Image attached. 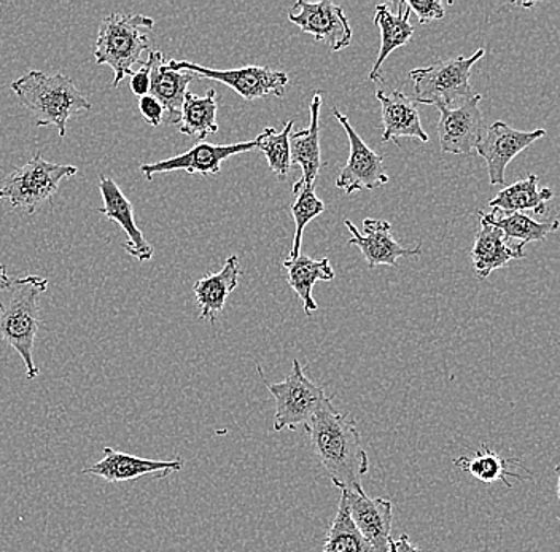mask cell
<instances>
[{"label":"cell","mask_w":560,"mask_h":552,"mask_svg":"<svg viewBox=\"0 0 560 552\" xmlns=\"http://www.w3.org/2000/svg\"><path fill=\"white\" fill-rule=\"evenodd\" d=\"M307 436L318 460L336 488L360 491L370 470V457L362 446L357 422L328 403L307 425Z\"/></svg>","instance_id":"6da1fadb"},{"label":"cell","mask_w":560,"mask_h":552,"mask_svg":"<svg viewBox=\"0 0 560 552\" xmlns=\"http://www.w3.org/2000/svg\"><path fill=\"white\" fill-rule=\"evenodd\" d=\"M12 91L37 120V126H55L59 138H66L73 115L91 110V103L65 73L30 71L12 83Z\"/></svg>","instance_id":"7a4b0ae2"},{"label":"cell","mask_w":560,"mask_h":552,"mask_svg":"<svg viewBox=\"0 0 560 552\" xmlns=\"http://www.w3.org/2000/svg\"><path fill=\"white\" fill-rule=\"evenodd\" d=\"M47 289V279L27 275L3 290L7 300L0 296V339L21 356L30 380L40 375L34 362V344L40 325L38 300Z\"/></svg>","instance_id":"3957f363"},{"label":"cell","mask_w":560,"mask_h":552,"mask_svg":"<svg viewBox=\"0 0 560 552\" xmlns=\"http://www.w3.org/2000/svg\"><path fill=\"white\" fill-rule=\"evenodd\" d=\"M155 27L150 16L110 13L101 21L94 58L97 64L110 66L114 71L112 86L118 89L125 77L132 75V66L140 62V56L149 50L150 38L145 31Z\"/></svg>","instance_id":"277c9868"},{"label":"cell","mask_w":560,"mask_h":552,"mask_svg":"<svg viewBox=\"0 0 560 552\" xmlns=\"http://www.w3.org/2000/svg\"><path fill=\"white\" fill-rule=\"evenodd\" d=\"M486 55L485 48L465 58L436 62L427 68L412 69L409 79L415 83V103L454 108L476 96L470 85L472 66Z\"/></svg>","instance_id":"5b68a950"},{"label":"cell","mask_w":560,"mask_h":552,"mask_svg":"<svg viewBox=\"0 0 560 552\" xmlns=\"http://www.w3.org/2000/svg\"><path fill=\"white\" fill-rule=\"evenodd\" d=\"M293 372L282 383H269L258 366V375L262 384L276 400L275 432L282 430L306 428L328 403H331L330 395L325 394L324 387L315 384L304 375L300 360H293Z\"/></svg>","instance_id":"8992f818"},{"label":"cell","mask_w":560,"mask_h":552,"mask_svg":"<svg viewBox=\"0 0 560 552\" xmlns=\"http://www.w3.org/2000/svg\"><path fill=\"white\" fill-rule=\"evenodd\" d=\"M75 174H79L75 166L50 163L37 152L24 166L15 167L5 177L0 199L10 201L13 209H23L27 215H34L58 193L61 181Z\"/></svg>","instance_id":"52a82bcc"},{"label":"cell","mask_w":560,"mask_h":552,"mask_svg":"<svg viewBox=\"0 0 560 552\" xmlns=\"http://www.w3.org/2000/svg\"><path fill=\"white\" fill-rule=\"evenodd\" d=\"M167 66L173 71L190 72L198 75L199 79L225 83L226 86L243 96L247 103L260 99V97L268 96V94L282 97L287 83H289V75L285 72L272 71L269 68H261V66H247V68L219 71V69H209L188 61H177V59H171V61H167Z\"/></svg>","instance_id":"ba28073f"},{"label":"cell","mask_w":560,"mask_h":552,"mask_svg":"<svg viewBox=\"0 0 560 552\" xmlns=\"http://www.w3.org/2000/svg\"><path fill=\"white\" fill-rule=\"evenodd\" d=\"M336 120L345 128L350 146L348 164L342 167L336 180V187L352 195L360 190H376L388 184V174L385 173L384 158L380 153L371 150L359 132L350 125L348 115L332 108Z\"/></svg>","instance_id":"9c48e42d"},{"label":"cell","mask_w":560,"mask_h":552,"mask_svg":"<svg viewBox=\"0 0 560 552\" xmlns=\"http://www.w3.org/2000/svg\"><path fill=\"white\" fill-rule=\"evenodd\" d=\"M289 20L315 40L327 44L332 51L345 50L352 44V30L345 9L331 0L315 3L298 0L290 10Z\"/></svg>","instance_id":"30bf717a"},{"label":"cell","mask_w":560,"mask_h":552,"mask_svg":"<svg viewBox=\"0 0 560 552\" xmlns=\"http://www.w3.org/2000/svg\"><path fill=\"white\" fill-rule=\"evenodd\" d=\"M481 99V94H476L472 99L462 106L438 107L440 120H438L436 132L441 152L470 155L472 150H476L486 132L485 118L479 108Z\"/></svg>","instance_id":"8fae6325"},{"label":"cell","mask_w":560,"mask_h":552,"mask_svg":"<svg viewBox=\"0 0 560 552\" xmlns=\"http://www.w3.org/2000/svg\"><path fill=\"white\" fill-rule=\"evenodd\" d=\"M545 129L517 131L505 121H495L486 129L485 138L476 146V152L488 164L490 185L505 184L508 164L532 143L545 138Z\"/></svg>","instance_id":"7c38bea8"},{"label":"cell","mask_w":560,"mask_h":552,"mask_svg":"<svg viewBox=\"0 0 560 552\" xmlns=\"http://www.w3.org/2000/svg\"><path fill=\"white\" fill-rule=\"evenodd\" d=\"M257 150L255 141L233 143V145H212V143H196L188 152L174 158L158 161L153 164H142L140 173L147 180H153L156 174L185 171L188 174H201L202 177L217 176L222 171L223 161L230 156Z\"/></svg>","instance_id":"4fadbf2b"},{"label":"cell","mask_w":560,"mask_h":552,"mask_svg":"<svg viewBox=\"0 0 560 552\" xmlns=\"http://www.w3.org/2000/svg\"><path fill=\"white\" fill-rule=\"evenodd\" d=\"M184 467L185 462L180 457H175L173 460L142 459V457L120 453L112 447H104V459L91 467L83 468L82 473L94 474L107 482L118 484V482L136 481L147 477L153 478V480H164L170 474L182 471Z\"/></svg>","instance_id":"5bb4252c"},{"label":"cell","mask_w":560,"mask_h":552,"mask_svg":"<svg viewBox=\"0 0 560 552\" xmlns=\"http://www.w3.org/2000/svg\"><path fill=\"white\" fill-rule=\"evenodd\" d=\"M350 517L373 552H387L394 524V503L388 498L368 497L365 491H341Z\"/></svg>","instance_id":"9a60e30c"},{"label":"cell","mask_w":560,"mask_h":552,"mask_svg":"<svg viewBox=\"0 0 560 552\" xmlns=\"http://www.w3.org/2000/svg\"><path fill=\"white\" fill-rule=\"evenodd\" d=\"M345 225L352 234V237L348 240L349 246L359 247L363 257H365L368 268H377L381 265L398 268V258L422 255V247L418 246L415 249H409V247H402L398 240H395L392 236L390 223L385 222V220H363L365 234L360 233L350 220H346Z\"/></svg>","instance_id":"2e32d148"},{"label":"cell","mask_w":560,"mask_h":552,"mask_svg":"<svg viewBox=\"0 0 560 552\" xmlns=\"http://www.w3.org/2000/svg\"><path fill=\"white\" fill-rule=\"evenodd\" d=\"M100 191L104 202L103 208L100 209L101 214L107 216L110 222L118 223L128 236V240L122 244V249L128 251L131 257L138 258L139 261L152 260L153 247L136 225L135 208H132L131 201L125 197L117 181L101 176Z\"/></svg>","instance_id":"e0dca14e"},{"label":"cell","mask_w":560,"mask_h":552,"mask_svg":"<svg viewBox=\"0 0 560 552\" xmlns=\"http://www.w3.org/2000/svg\"><path fill=\"white\" fill-rule=\"evenodd\" d=\"M481 226L476 233L475 246L471 249L472 269L479 281H486L493 271L506 267L511 260L525 257L524 247L516 244L511 246L502 230L482 219Z\"/></svg>","instance_id":"ac0fdd59"},{"label":"cell","mask_w":560,"mask_h":552,"mask_svg":"<svg viewBox=\"0 0 560 552\" xmlns=\"http://www.w3.org/2000/svg\"><path fill=\"white\" fill-rule=\"evenodd\" d=\"M322 104H324V94L317 91L310 107V128L290 136L292 164H298L303 169V177L293 185V193L303 187H315L320 167L324 166L320 160V124H318Z\"/></svg>","instance_id":"d6986e66"},{"label":"cell","mask_w":560,"mask_h":552,"mask_svg":"<svg viewBox=\"0 0 560 552\" xmlns=\"http://www.w3.org/2000/svg\"><path fill=\"white\" fill-rule=\"evenodd\" d=\"M376 99L380 101L383 110L384 142L398 141L401 138H415L420 142L430 141L429 134L423 131L420 124L418 104L415 99L398 90L392 93L377 90Z\"/></svg>","instance_id":"ffe728a7"},{"label":"cell","mask_w":560,"mask_h":552,"mask_svg":"<svg viewBox=\"0 0 560 552\" xmlns=\"http://www.w3.org/2000/svg\"><path fill=\"white\" fill-rule=\"evenodd\" d=\"M149 58L152 61L150 94L163 104L167 114V121L171 125H178L180 124L182 108H184L188 85L199 77L190 72L173 71L167 66V61L161 51L150 50Z\"/></svg>","instance_id":"44dd1931"},{"label":"cell","mask_w":560,"mask_h":552,"mask_svg":"<svg viewBox=\"0 0 560 552\" xmlns=\"http://www.w3.org/2000/svg\"><path fill=\"white\" fill-rule=\"evenodd\" d=\"M241 274H243V269H241L240 257L230 255L222 271L205 275L196 282L192 293L201 307V314H199L201 319L215 324L219 314L225 307L228 296L237 289Z\"/></svg>","instance_id":"7402d4cb"},{"label":"cell","mask_w":560,"mask_h":552,"mask_svg":"<svg viewBox=\"0 0 560 552\" xmlns=\"http://www.w3.org/2000/svg\"><path fill=\"white\" fill-rule=\"evenodd\" d=\"M409 16H411V9L406 5V2L398 3V12H390L385 3L376 7L374 24L381 30V50L376 64L370 72V80L373 82H383L381 69H383L385 59L390 56L392 51L408 44L415 36V26L409 23Z\"/></svg>","instance_id":"603a6c76"},{"label":"cell","mask_w":560,"mask_h":552,"mask_svg":"<svg viewBox=\"0 0 560 552\" xmlns=\"http://www.w3.org/2000/svg\"><path fill=\"white\" fill-rule=\"evenodd\" d=\"M282 265L287 269V281L304 304V313L311 316L318 307L313 298L314 285L318 281H335L336 274L332 271L330 258L313 260L310 255L301 254L300 257L283 260Z\"/></svg>","instance_id":"cb8c5ba5"},{"label":"cell","mask_w":560,"mask_h":552,"mask_svg":"<svg viewBox=\"0 0 560 552\" xmlns=\"http://www.w3.org/2000/svg\"><path fill=\"white\" fill-rule=\"evenodd\" d=\"M555 198L551 188L538 187V176L523 178L510 187L499 191L495 198L490 199L489 205L495 211L513 214V212L534 211L535 215H542L546 212V202Z\"/></svg>","instance_id":"d4e9b609"},{"label":"cell","mask_w":560,"mask_h":552,"mask_svg":"<svg viewBox=\"0 0 560 552\" xmlns=\"http://www.w3.org/2000/svg\"><path fill=\"white\" fill-rule=\"evenodd\" d=\"M217 91L210 89L205 97L196 96V94H185L184 108H182L180 124L178 131L185 136H192L198 141H205L210 134L219 131L217 125Z\"/></svg>","instance_id":"484cf974"},{"label":"cell","mask_w":560,"mask_h":552,"mask_svg":"<svg viewBox=\"0 0 560 552\" xmlns=\"http://www.w3.org/2000/svg\"><path fill=\"white\" fill-rule=\"evenodd\" d=\"M479 216L488 220L497 228L502 230L506 239L510 243L517 240L520 246L525 247L527 243H538L545 240L549 233L558 232L559 220H549V222H537L532 216L521 214V212H513V214H505V212L495 211L492 214H485L479 212Z\"/></svg>","instance_id":"4316f807"},{"label":"cell","mask_w":560,"mask_h":552,"mask_svg":"<svg viewBox=\"0 0 560 552\" xmlns=\"http://www.w3.org/2000/svg\"><path fill=\"white\" fill-rule=\"evenodd\" d=\"M454 465L460 470L467 471L475 480L485 482V484L500 481L511 489L513 484H511L510 478H517L521 481L520 474L511 468V465L514 467L520 462L513 459H503L488 445H482L481 449L476 450L471 457H458L454 460Z\"/></svg>","instance_id":"83f0119b"},{"label":"cell","mask_w":560,"mask_h":552,"mask_svg":"<svg viewBox=\"0 0 560 552\" xmlns=\"http://www.w3.org/2000/svg\"><path fill=\"white\" fill-rule=\"evenodd\" d=\"M324 552H373L350 517L348 502L341 494L338 512L325 540Z\"/></svg>","instance_id":"f1b7e54d"},{"label":"cell","mask_w":560,"mask_h":552,"mask_svg":"<svg viewBox=\"0 0 560 552\" xmlns=\"http://www.w3.org/2000/svg\"><path fill=\"white\" fill-rule=\"evenodd\" d=\"M293 121L283 126V131H276L275 128H265L257 139V149L268 160L269 169L276 174L278 180L283 181L292 171V156H290V136H292Z\"/></svg>","instance_id":"f546056e"},{"label":"cell","mask_w":560,"mask_h":552,"mask_svg":"<svg viewBox=\"0 0 560 552\" xmlns=\"http://www.w3.org/2000/svg\"><path fill=\"white\" fill-rule=\"evenodd\" d=\"M296 201L292 204V215L295 220L296 232L295 239H293L292 251L290 258H296L301 255V243H303L304 228L317 219L318 215L324 214V201L315 195V187H303L295 193Z\"/></svg>","instance_id":"4dcf8cb0"},{"label":"cell","mask_w":560,"mask_h":552,"mask_svg":"<svg viewBox=\"0 0 560 552\" xmlns=\"http://www.w3.org/2000/svg\"><path fill=\"white\" fill-rule=\"evenodd\" d=\"M406 5L416 13L422 26L432 21L444 19V5L440 0H409Z\"/></svg>","instance_id":"1f68e13d"},{"label":"cell","mask_w":560,"mask_h":552,"mask_svg":"<svg viewBox=\"0 0 560 552\" xmlns=\"http://www.w3.org/2000/svg\"><path fill=\"white\" fill-rule=\"evenodd\" d=\"M139 110L143 120H145L150 126H153V128H158V126L163 124L164 114H166L163 104H161L156 97H153L152 94L140 97Z\"/></svg>","instance_id":"d6a6232c"},{"label":"cell","mask_w":560,"mask_h":552,"mask_svg":"<svg viewBox=\"0 0 560 552\" xmlns=\"http://www.w3.org/2000/svg\"><path fill=\"white\" fill-rule=\"evenodd\" d=\"M150 75H152V61H150V58H147L142 68L138 72H132L131 75V91L139 99L150 94V85H152V77Z\"/></svg>","instance_id":"836d02e7"},{"label":"cell","mask_w":560,"mask_h":552,"mask_svg":"<svg viewBox=\"0 0 560 552\" xmlns=\"http://www.w3.org/2000/svg\"><path fill=\"white\" fill-rule=\"evenodd\" d=\"M387 552H420V550L409 540L408 535L402 533L398 540L392 538Z\"/></svg>","instance_id":"e575fe53"},{"label":"cell","mask_w":560,"mask_h":552,"mask_svg":"<svg viewBox=\"0 0 560 552\" xmlns=\"http://www.w3.org/2000/svg\"><path fill=\"white\" fill-rule=\"evenodd\" d=\"M13 284V279L10 278L9 272H7L5 265H0V292L3 290L10 289V285Z\"/></svg>","instance_id":"d590c367"},{"label":"cell","mask_w":560,"mask_h":552,"mask_svg":"<svg viewBox=\"0 0 560 552\" xmlns=\"http://www.w3.org/2000/svg\"><path fill=\"white\" fill-rule=\"evenodd\" d=\"M558 497L560 502V478L558 477Z\"/></svg>","instance_id":"8d00e7d4"},{"label":"cell","mask_w":560,"mask_h":552,"mask_svg":"<svg viewBox=\"0 0 560 552\" xmlns=\"http://www.w3.org/2000/svg\"><path fill=\"white\" fill-rule=\"evenodd\" d=\"M556 474L560 478V463L556 467Z\"/></svg>","instance_id":"74e56055"},{"label":"cell","mask_w":560,"mask_h":552,"mask_svg":"<svg viewBox=\"0 0 560 552\" xmlns=\"http://www.w3.org/2000/svg\"><path fill=\"white\" fill-rule=\"evenodd\" d=\"M558 220H560V215H559V219H558Z\"/></svg>","instance_id":"f35d334b"}]
</instances>
